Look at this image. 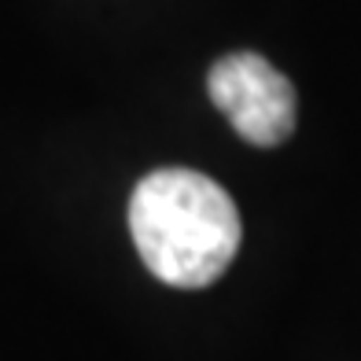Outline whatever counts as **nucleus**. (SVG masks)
<instances>
[{
  "mask_svg": "<svg viewBox=\"0 0 361 361\" xmlns=\"http://www.w3.org/2000/svg\"><path fill=\"white\" fill-rule=\"evenodd\" d=\"M129 233L162 284L207 288L240 251V210L214 177L185 166L147 173L129 200Z\"/></svg>",
  "mask_w": 361,
  "mask_h": 361,
  "instance_id": "f257e3e1",
  "label": "nucleus"
},
{
  "mask_svg": "<svg viewBox=\"0 0 361 361\" xmlns=\"http://www.w3.org/2000/svg\"><path fill=\"white\" fill-rule=\"evenodd\" d=\"M214 107L255 147H276L295 133V85L258 52H228L207 78Z\"/></svg>",
  "mask_w": 361,
  "mask_h": 361,
  "instance_id": "f03ea898",
  "label": "nucleus"
}]
</instances>
